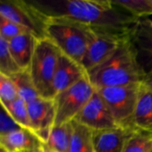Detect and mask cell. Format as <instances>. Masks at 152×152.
<instances>
[{
	"mask_svg": "<svg viewBox=\"0 0 152 152\" xmlns=\"http://www.w3.org/2000/svg\"><path fill=\"white\" fill-rule=\"evenodd\" d=\"M42 143L31 131L24 128L0 136V150L4 152H28Z\"/></svg>",
	"mask_w": 152,
	"mask_h": 152,
	"instance_id": "5bb4252c",
	"label": "cell"
},
{
	"mask_svg": "<svg viewBox=\"0 0 152 152\" xmlns=\"http://www.w3.org/2000/svg\"><path fill=\"white\" fill-rule=\"evenodd\" d=\"M37 40V38L31 33L22 34L7 40L10 52L20 69H29Z\"/></svg>",
	"mask_w": 152,
	"mask_h": 152,
	"instance_id": "9a60e30c",
	"label": "cell"
},
{
	"mask_svg": "<svg viewBox=\"0 0 152 152\" xmlns=\"http://www.w3.org/2000/svg\"><path fill=\"white\" fill-rule=\"evenodd\" d=\"M142 84L96 89L108 105L119 127L136 130L134 120Z\"/></svg>",
	"mask_w": 152,
	"mask_h": 152,
	"instance_id": "5b68a950",
	"label": "cell"
},
{
	"mask_svg": "<svg viewBox=\"0 0 152 152\" xmlns=\"http://www.w3.org/2000/svg\"><path fill=\"white\" fill-rule=\"evenodd\" d=\"M94 35L93 27L77 20L67 17L48 18L46 37L62 53L80 64Z\"/></svg>",
	"mask_w": 152,
	"mask_h": 152,
	"instance_id": "3957f363",
	"label": "cell"
},
{
	"mask_svg": "<svg viewBox=\"0 0 152 152\" xmlns=\"http://www.w3.org/2000/svg\"><path fill=\"white\" fill-rule=\"evenodd\" d=\"M122 152H152V134L136 130L127 139Z\"/></svg>",
	"mask_w": 152,
	"mask_h": 152,
	"instance_id": "ffe728a7",
	"label": "cell"
},
{
	"mask_svg": "<svg viewBox=\"0 0 152 152\" xmlns=\"http://www.w3.org/2000/svg\"><path fill=\"white\" fill-rule=\"evenodd\" d=\"M113 2L137 19L152 15V0H113Z\"/></svg>",
	"mask_w": 152,
	"mask_h": 152,
	"instance_id": "7402d4cb",
	"label": "cell"
},
{
	"mask_svg": "<svg viewBox=\"0 0 152 152\" xmlns=\"http://www.w3.org/2000/svg\"><path fill=\"white\" fill-rule=\"evenodd\" d=\"M21 70L10 52L8 41L0 37V74L11 77Z\"/></svg>",
	"mask_w": 152,
	"mask_h": 152,
	"instance_id": "603a6c76",
	"label": "cell"
},
{
	"mask_svg": "<svg viewBox=\"0 0 152 152\" xmlns=\"http://www.w3.org/2000/svg\"><path fill=\"white\" fill-rule=\"evenodd\" d=\"M26 33L30 32L19 24L0 17V37L5 40H10L17 36Z\"/></svg>",
	"mask_w": 152,
	"mask_h": 152,
	"instance_id": "d4e9b609",
	"label": "cell"
},
{
	"mask_svg": "<svg viewBox=\"0 0 152 152\" xmlns=\"http://www.w3.org/2000/svg\"><path fill=\"white\" fill-rule=\"evenodd\" d=\"M28 152H49V151H47V149H46L45 145L44 143H42V144H40L39 146H37V148L33 149L32 151H28Z\"/></svg>",
	"mask_w": 152,
	"mask_h": 152,
	"instance_id": "4316f807",
	"label": "cell"
},
{
	"mask_svg": "<svg viewBox=\"0 0 152 152\" xmlns=\"http://www.w3.org/2000/svg\"><path fill=\"white\" fill-rule=\"evenodd\" d=\"M86 75V71L80 63L61 53L53 79L55 95L72 86Z\"/></svg>",
	"mask_w": 152,
	"mask_h": 152,
	"instance_id": "7c38bea8",
	"label": "cell"
},
{
	"mask_svg": "<svg viewBox=\"0 0 152 152\" xmlns=\"http://www.w3.org/2000/svg\"><path fill=\"white\" fill-rule=\"evenodd\" d=\"M0 17L19 24L37 39L46 37L48 18L29 1L2 0L0 2Z\"/></svg>",
	"mask_w": 152,
	"mask_h": 152,
	"instance_id": "52a82bcc",
	"label": "cell"
},
{
	"mask_svg": "<svg viewBox=\"0 0 152 152\" xmlns=\"http://www.w3.org/2000/svg\"><path fill=\"white\" fill-rule=\"evenodd\" d=\"M45 17H67L95 29L129 34L138 19L113 0H29Z\"/></svg>",
	"mask_w": 152,
	"mask_h": 152,
	"instance_id": "6da1fadb",
	"label": "cell"
},
{
	"mask_svg": "<svg viewBox=\"0 0 152 152\" xmlns=\"http://www.w3.org/2000/svg\"><path fill=\"white\" fill-rule=\"evenodd\" d=\"M32 133L45 144L55 122V105L53 99L38 97L28 104Z\"/></svg>",
	"mask_w": 152,
	"mask_h": 152,
	"instance_id": "8fae6325",
	"label": "cell"
},
{
	"mask_svg": "<svg viewBox=\"0 0 152 152\" xmlns=\"http://www.w3.org/2000/svg\"><path fill=\"white\" fill-rule=\"evenodd\" d=\"M95 91L96 89L86 75L72 86L56 94L53 98L55 105L54 126L75 120Z\"/></svg>",
	"mask_w": 152,
	"mask_h": 152,
	"instance_id": "8992f818",
	"label": "cell"
},
{
	"mask_svg": "<svg viewBox=\"0 0 152 152\" xmlns=\"http://www.w3.org/2000/svg\"><path fill=\"white\" fill-rule=\"evenodd\" d=\"M129 40L146 83L152 79V19H138L129 33Z\"/></svg>",
	"mask_w": 152,
	"mask_h": 152,
	"instance_id": "9c48e42d",
	"label": "cell"
},
{
	"mask_svg": "<svg viewBox=\"0 0 152 152\" xmlns=\"http://www.w3.org/2000/svg\"><path fill=\"white\" fill-rule=\"evenodd\" d=\"M75 121L86 126L93 131L118 127L108 105L97 90L77 116Z\"/></svg>",
	"mask_w": 152,
	"mask_h": 152,
	"instance_id": "30bf717a",
	"label": "cell"
},
{
	"mask_svg": "<svg viewBox=\"0 0 152 152\" xmlns=\"http://www.w3.org/2000/svg\"><path fill=\"white\" fill-rule=\"evenodd\" d=\"M136 131L123 127L94 131V152H122L127 139Z\"/></svg>",
	"mask_w": 152,
	"mask_h": 152,
	"instance_id": "4fadbf2b",
	"label": "cell"
},
{
	"mask_svg": "<svg viewBox=\"0 0 152 152\" xmlns=\"http://www.w3.org/2000/svg\"><path fill=\"white\" fill-rule=\"evenodd\" d=\"M71 133H72L71 122L61 126H53L51 131L49 139L45 145L53 151L69 152Z\"/></svg>",
	"mask_w": 152,
	"mask_h": 152,
	"instance_id": "ac0fdd59",
	"label": "cell"
},
{
	"mask_svg": "<svg viewBox=\"0 0 152 152\" xmlns=\"http://www.w3.org/2000/svg\"><path fill=\"white\" fill-rule=\"evenodd\" d=\"M144 84H145V85H146V86H147L152 91V79L151 80H150V81H148V82H146V83H144Z\"/></svg>",
	"mask_w": 152,
	"mask_h": 152,
	"instance_id": "83f0119b",
	"label": "cell"
},
{
	"mask_svg": "<svg viewBox=\"0 0 152 152\" xmlns=\"http://www.w3.org/2000/svg\"><path fill=\"white\" fill-rule=\"evenodd\" d=\"M134 121L136 130L152 134V91L144 83L141 87Z\"/></svg>",
	"mask_w": 152,
	"mask_h": 152,
	"instance_id": "2e32d148",
	"label": "cell"
},
{
	"mask_svg": "<svg viewBox=\"0 0 152 152\" xmlns=\"http://www.w3.org/2000/svg\"><path fill=\"white\" fill-rule=\"evenodd\" d=\"M95 89L142 84L145 77L137 62L128 37L106 61L87 72Z\"/></svg>",
	"mask_w": 152,
	"mask_h": 152,
	"instance_id": "7a4b0ae2",
	"label": "cell"
},
{
	"mask_svg": "<svg viewBox=\"0 0 152 152\" xmlns=\"http://www.w3.org/2000/svg\"><path fill=\"white\" fill-rule=\"evenodd\" d=\"M5 108L13 120L22 128L31 131V125L28 116V104L21 100L20 97L15 101L7 103V104H1ZM32 132V131H31Z\"/></svg>",
	"mask_w": 152,
	"mask_h": 152,
	"instance_id": "44dd1931",
	"label": "cell"
},
{
	"mask_svg": "<svg viewBox=\"0 0 152 152\" xmlns=\"http://www.w3.org/2000/svg\"><path fill=\"white\" fill-rule=\"evenodd\" d=\"M20 127L11 117V115L8 113V111L5 110L4 106L1 105V112H0V136L4 135L10 133H12L14 131H17L19 129H21Z\"/></svg>",
	"mask_w": 152,
	"mask_h": 152,
	"instance_id": "484cf974",
	"label": "cell"
},
{
	"mask_svg": "<svg viewBox=\"0 0 152 152\" xmlns=\"http://www.w3.org/2000/svg\"><path fill=\"white\" fill-rule=\"evenodd\" d=\"M19 98L17 87L10 77L0 74V102L1 104L10 103Z\"/></svg>",
	"mask_w": 152,
	"mask_h": 152,
	"instance_id": "cb8c5ba5",
	"label": "cell"
},
{
	"mask_svg": "<svg viewBox=\"0 0 152 152\" xmlns=\"http://www.w3.org/2000/svg\"><path fill=\"white\" fill-rule=\"evenodd\" d=\"M0 152H4V151H2V150H0Z\"/></svg>",
	"mask_w": 152,
	"mask_h": 152,
	"instance_id": "f546056e",
	"label": "cell"
},
{
	"mask_svg": "<svg viewBox=\"0 0 152 152\" xmlns=\"http://www.w3.org/2000/svg\"><path fill=\"white\" fill-rule=\"evenodd\" d=\"M45 147H46V146H45ZM46 149H47V151H48L49 152H60V151H53V150H50V149H49V148H47V147H46Z\"/></svg>",
	"mask_w": 152,
	"mask_h": 152,
	"instance_id": "f1b7e54d",
	"label": "cell"
},
{
	"mask_svg": "<svg viewBox=\"0 0 152 152\" xmlns=\"http://www.w3.org/2000/svg\"><path fill=\"white\" fill-rule=\"evenodd\" d=\"M69 152H94V131L73 120Z\"/></svg>",
	"mask_w": 152,
	"mask_h": 152,
	"instance_id": "e0dca14e",
	"label": "cell"
},
{
	"mask_svg": "<svg viewBox=\"0 0 152 152\" xmlns=\"http://www.w3.org/2000/svg\"><path fill=\"white\" fill-rule=\"evenodd\" d=\"M94 29L95 31L94 37L81 63L86 73L112 55L129 36V34L112 30Z\"/></svg>",
	"mask_w": 152,
	"mask_h": 152,
	"instance_id": "ba28073f",
	"label": "cell"
},
{
	"mask_svg": "<svg viewBox=\"0 0 152 152\" xmlns=\"http://www.w3.org/2000/svg\"><path fill=\"white\" fill-rule=\"evenodd\" d=\"M10 77L12 79L17 87L19 97L23 100L27 104L40 97L33 84L28 69L21 70L11 76Z\"/></svg>",
	"mask_w": 152,
	"mask_h": 152,
	"instance_id": "d6986e66",
	"label": "cell"
},
{
	"mask_svg": "<svg viewBox=\"0 0 152 152\" xmlns=\"http://www.w3.org/2000/svg\"><path fill=\"white\" fill-rule=\"evenodd\" d=\"M61 52L47 37L37 39L28 69L33 84L42 98L53 99V79Z\"/></svg>",
	"mask_w": 152,
	"mask_h": 152,
	"instance_id": "277c9868",
	"label": "cell"
}]
</instances>
